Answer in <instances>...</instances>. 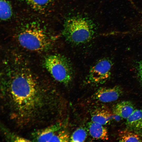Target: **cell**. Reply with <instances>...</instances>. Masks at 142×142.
<instances>
[{
	"label": "cell",
	"mask_w": 142,
	"mask_h": 142,
	"mask_svg": "<svg viewBox=\"0 0 142 142\" xmlns=\"http://www.w3.org/2000/svg\"><path fill=\"white\" fill-rule=\"evenodd\" d=\"M123 90L119 86L102 88L95 93V98L102 102L108 103L117 99L122 94Z\"/></svg>",
	"instance_id": "obj_6"
},
{
	"label": "cell",
	"mask_w": 142,
	"mask_h": 142,
	"mask_svg": "<svg viewBox=\"0 0 142 142\" xmlns=\"http://www.w3.org/2000/svg\"><path fill=\"white\" fill-rule=\"evenodd\" d=\"M1 130L3 137L6 140L8 141L29 142L31 141L29 139L23 138L11 131L4 126L1 125Z\"/></svg>",
	"instance_id": "obj_12"
},
{
	"label": "cell",
	"mask_w": 142,
	"mask_h": 142,
	"mask_svg": "<svg viewBox=\"0 0 142 142\" xmlns=\"http://www.w3.org/2000/svg\"><path fill=\"white\" fill-rule=\"evenodd\" d=\"M119 140L120 142H140L141 139L139 134L127 129L120 132Z\"/></svg>",
	"instance_id": "obj_14"
},
{
	"label": "cell",
	"mask_w": 142,
	"mask_h": 142,
	"mask_svg": "<svg viewBox=\"0 0 142 142\" xmlns=\"http://www.w3.org/2000/svg\"><path fill=\"white\" fill-rule=\"evenodd\" d=\"M132 103L129 101H123L117 103L114 107V113L121 117L127 119L134 110Z\"/></svg>",
	"instance_id": "obj_10"
},
{
	"label": "cell",
	"mask_w": 142,
	"mask_h": 142,
	"mask_svg": "<svg viewBox=\"0 0 142 142\" xmlns=\"http://www.w3.org/2000/svg\"><path fill=\"white\" fill-rule=\"evenodd\" d=\"M113 115L108 108L102 107L94 110L91 115L92 121L102 125L107 124L112 117Z\"/></svg>",
	"instance_id": "obj_8"
},
{
	"label": "cell",
	"mask_w": 142,
	"mask_h": 142,
	"mask_svg": "<svg viewBox=\"0 0 142 142\" xmlns=\"http://www.w3.org/2000/svg\"><path fill=\"white\" fill-rule=\"evenodd\" d=\"M38 23L28 22L20 26L16 37L20 45L27 49L42 51L50 47L53 40L47 30Z\"/></svg>",
	"instance_id": "obj_2"
},
{
	"label": "cell",
	"mask_w": 142,
	"mask_h": 142,
	"mask_svg": "<svg viewBox=\"0 0 142 142\" xmlns=\"http://www.w3.org/2000/svg\"><path fill=\"white\" fill-rule=\"evenodd\" d=\"M127 129L138 134H142V110L136 109L126 119Z\"/></svg>",
	"instance_id": "obj_7"
},
{
	"label": "cell",
	"mask_w": 142,
	"mask_h": 142,
	"mask_svg": "<svg viewBox=\"0 0 142 142\" xmlns=\"http://www.w3.org/2000/svg\"><path fill=\"white\" fill-rule=\"evenodd\" d=\"M44 65L56 81L67 85L72 81L74 71L71 62L65 56L59 54L49 55L45 58Z\"/></svg>",
	"instance_id": "obj_4"
},
{
	"label": "cell",
	"mask_w": 142,
	"mask_h": 142,
	"mask_svg": "<svg viewBox=\"0 0 142 142\" xmlns=\"http://www.w3.org/2000/svg\"><path fill=\"white\" fill-rule=\"evenodd\" d=\"M28 5L33 9L43 12L47 10L53 0H24Z\"/></svg>",
	"instance_id": "obj_11"
},
{
	"label": "cell",
	"mask_w": 142,
	"mask_h": 142,
	"mask_svg": "<svg viewBox=\"0 0 142 142\" xmlns=\"http://www.w3.org/2000/svg\"><path fill=\"white\" fill-rule=\"evenodd\" d=\"M69 136L67 131L61 129L54 134L50 142H68L70 141Z\"/></svg>",
	"instance_id": "obj_16"
},
{
	"label": "cell",
	"mask_w": 142,
	"mask_h": 142,
	"mask_svg": "<svg viewBox=\"0 0 142 142\" xmlns=\"http://www.w3.org/2000/svg\"><path fill=\"white\" fill-rule=\"evenodd\" d=\"M112 65L111 61L107 58L98 60L90 69L87 77L88 80L94 84L105 82L110 76Z\"/></svg>",
	"instance_id": "obj_5"
},
{
	"label": "cell",
	"mask_w": 142,
	"mask_h": 142,
	"mask_svg": "<svg viewBox=\"0 0 142 142\" xmlns=\"http://www.w3.org/2000/svg\"><path fill=\"white\" fill-rule=\"evenodd\" d=\"M13 11L10 3L8 0H0V16L1 20L6 21L12 16Z\"/></svg>",
	"instance_id": "obj_13"
},
{
	"label": "cell",
	"mask_w": 142,
	"mask_h": 142,
	"mask_svg": "<svg viewBox=\"0 0 142 142\" xmlns=\"http://www.w3.org/2000/svg\"><path fill=\"white\" fill-rule=\"evenodd\" d=\"M103 125L92 121L88 123L89 131L92 137L96 139L103 140H107L108 139L107 130Z\"/></svg>",
	"instance_id": "obj_9"
},
{
	"label": "cell",
	"mask_w": 142,
	"mask_h": 142,
	"mask_svg": "<svg viewBox=\"0 0 142 142\" xmlns=\"http://www.w3.org/2000/svg\"><path fill=\"white\" fill-rule=\"evenodd\" d=\"M95 25L90 19L79 16L67 19L64 24L63 35L68 42L75 44L86 43L92 38Z\"/></svg>",
	"instance_id": "obj_3"
},
{
	"label": "cell",
	"mask_w": 142,
	"mask_h": 142,
	"mask_svg": "<svg viewBox=\"0 0 142 142\" xmlns=\"http://www.w3.org/2000/svg\"><path fill=\"white\" fill-rule=\"evenodd\" d=\"M2 85L3 111L15 125L23 128L48 124L53 94L41 87L30 73L21 72Z\"/></svg>",
	"instance_id": "obj_1"
},
{
	"label": "cell",
	"mask_w": 142,
	"mask_h": 142,
	"mask_svg": "<svg viewBox=\"0 0 142 142\" xmlns=\"http://www.w3.org/2000/svg\"><path fill=\"white\" fill-rule=\"evenodd\" d=\"M138 68L139 77L142 83V62L139 63Z\"/></svg>",
	"instance_id": "obj_17"
},
{
	"label": "cell",
	"mask_w": 142,
	"mask_h": 142,
	"mask_svg": "<svg viewBox=\"0 0 142 142\" xmlns=\"http://www.w3.org/2000/svg\"><path fill=\"white\" fill-rule=\"evenodd\" d=\"M87 134L85 130L83 128H79L75 130L70 137L71 142H83L86 139Z\"/></svg>",
	"instance_id": "obj_15"
}]
</instances>
